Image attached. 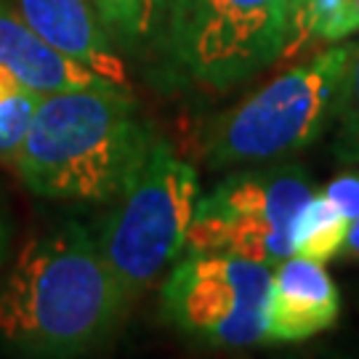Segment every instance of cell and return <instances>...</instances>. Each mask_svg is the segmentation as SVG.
<instances>
[{"mask_svg":"<svg viewBox=\"0 0 359 359\" xmlns=\"http://www.w3.org/2000/svg\"><path fill=\"white\" fill-rule=\"evenodd\" d=\"M133 301L80 224L29 237L0 287V341L32 357H77L112 338Z\"/></svg>","mask_w":359,"mask_h":359,"instance_id":"cell-1","label":"cell"},{"mask_svg":"<svg viewBox=\"0 0 359 359\" xmlns=\"http://www.w3.org/2000/svg\"><path fill=\"white\" fill-rule=\"evenodd\" d=\"M152 144L128 88L102 83L43 93L11 165L38 197L107 203L128 187Z\"/></svg>","mask_w":359,"mask_h":359,"instance_id":"cell-2","label":"cell"},{"mask_svg":"<svg viewBox=\"0 0 359 359\" xmlns=\"http://www.w3.org/2000/svg\"><path fill=\"white\" fill-rule=\"evenodd\" d=\"M197 200V170L154 139L96 234L102 256L130 298L149 290L184 256Z\"/></svg>","mask_w":359,"mask_h":359,"instance_id":"cell-3","label":"cell"},{"mask_svg":"<svg viewBox=\"0 0 359 359\" xmlns=\"http://www.w3.org/2000/svg\"><path fill=\"white\" fill-rule=\"evenodd\" d=\"M354 46H335L269 86L218 120L208 139L213 168L287 157L322 136L335 117L341 83Z\"/></svg>","mask_w":359,"mask_h":359,"instance_id":"cell-4","label":"cell"},{"mask_svg":"<svg viewBox=\"0 0 359 359\" xmlns=\"http://www.w3.org/2000/svg\"><path fill=\"white\" fill-rule=\"evenodd\" d=\"M163 29L176 72L224 90L285 53L290 0H168Z\"/></svg>","mask_w":359,"mask_h":359,"instance_id":"cell-5","label":"cell"},{"mask_svg":"<svg viewBox=\"0 0 359 359\" xmlns=\"http://www.w3.org/2000/svg\"><path fill=\"white\" fill-rule=\"evenodd\" d=\"M314 184L301 165H271L224 179L197 200L187 250L218 253L264 266L293 256V229Z\"/></svg>","mask_w":359,"mask_h":359,"instance_id":"cell-6","label":"cell"},{"mask_svg":"<svg viewBox=\"0 0 359 359\" xmlns=\"http://www.w3.org/2000/svg\"><path fill=\"white\" fill-rule=\"evenodd\" d=\"M271 266L218 253H184L168 269L160 311L197 344L248 348L266 341Z\"/></svg>","mask_w":359,"mask_h":359,"instance_id":"cell-7","label":"cell"},{"mask_svg":"<svg viewBox=\"0 0 359 359\" xmlns=\"http://www.w3.org/2000/svg\"><path fill=\"white\" fill-rule=\"evenodd\" d=\"M341 314V295L322 264L301 256L271 269L266 341L298 344L330 330Z\"/></svg>","mask_w":359,"mask_h":359,"instance_id":"cell-8","label":"cell"},{"mask_svg":"<svg viewBox=\"0 0 359 359\" xmlns=\"http://www.w3.org/2000/svg\"><path fill=\"white\" fill-rule=\"evenodd\" d=\"M13 8L77 65L88 67L117 88H128L126 62L90 0H13Z\"/></svg>","mask_w":359,"mask_h":359,"instance_id":"cell-9","label":"cell"},{"mask_svg":"<svg viewBox=\"0 0 359 359\" xmlns=\"http://www.w3.org/2000/svg\"><path fill=\"white\" fill-rule=\"evenodd\" d=\"M0 65L11 69L25 86L38 93L72 90L86 86H102L107 80L77 65L56 46L38 35L13 8V3L0 0ZM112 86V83H109Z\"/></svg>","mask_w":359,"mask_h":359,"instance_id":"cell-10","label":"cell"},{"mask_svg":"<svg viewBox=\"0 0 359 359\" xmlns=\"http://www.w3.org/2000/svg\"><path fill=\"white\" fill-rule=\"evenodd\" d=\"M348 221L341 208L325 192H314L301 208L293 229V256L309 258L317 264L333 261L346 243Z\"/></svg>","mask_w":359,"mask_h":359,"instance_id":"cell-11","label":"cell"},{"mask_svg":"<svg viewBox=\"0 0 359 359\" xmlns=\"http://www.w3.org/2000/svg\"><path fill=\"white\" fill-rule=\"evenodd\" d=\"M109 35L126 46H139L163 29L168 0H90Z\"/></svg>","mask_w":359,"mask_h":359,"instance_id":"cell-12","label":"cell"},{"mask_svg":"<svg viewBox=\"0 0 359 359\" xmlns=\"http://www.w3.org/2000/svg\"><path fill=\"white\" fill-rule=\"evenodd\" d=\"M40 96L43 93L25 86L11 69L0 65V160L13 163Z\"/></svg>","mask_w":359,"mask_h":359,"instance_id":"cell-13","label":"cell"},{"mask_svg":"<svg viewBox=\"0 0 359 359\" xmlns=\"http://www.w3.org/2000/svg\"><path fill=\"white\" fill-rule=\"evenodd\" d=\"M335 120H338L335 154L344 163L359 165V43L351 51L346 75L341 83V93H338V104H335Z\"/></svg>","mask_w":359,"mask_h":359,"instance_id":"cell-14","label":"cell"},{"mask_svg":"<svg viewBox=\"0 0 359 359\" xmlns=\"http://www.w3.org/2000/svg\"><path fill=\"white\" fill-rule=\"evenodd\" d=\"M325 194L341 208V213L354 221L359 216V173H341L325 187Z\"/></svg>","mask_w":359,"mask_h":359,"instance_id":"cell-15","label":"cell"},{"mask_svg":"<svg viewBox=\"0 0 359 359\" xmlns=\"http://www.w3.org/2000/svg\"><path fill=\"white\" fill-rule=\"evenodd\" d=\"M8 245H11V226H8V218L0 208V280H3V271L8 264Z\"/></svg>","mask_w":359,"mask_h":359,"instance_id":"cell-16","label":"cell"},{"mask_svg":"<svg viewBox=\"0 0 359 359\" xmlns=\"http://www.w3.org/2000/svg\"><path fill=\"white\" fill-rule=\"evenodd\" d=\"M341 253H346L348 258H359V216L348 224L346 243H344V250H341Z\"/></svg>","mask_w":359,"mask_h":359,"instance_id":"cell-17","label":"cell"},{"mask_svg":"<svg viewBox=\"0 0 359 359\" xmlns=\"http://www.w3.org/2000/svg\"><path fill=\"white\" fill-rule=\"evenodd\" d=\"M309 6V0H290V35H287V43L293 38V32L298 29V22L304 16V8Z\"/></svg>","mask_w":359,"mask_h":359,"instance_id":"cell-18","label":"cell"},{"mask_svg":"<svg viewBox=\"0 0 359 359\" xmlns=\"http://www.w3.org/2000/svg\"><path fill=\"white\" fill-rule=\"evenodd\" d=\"M348 3H351V8H354V11H357V16H359V0H348Z\"/></svg>","mask_w":359,"mask_h":359,"instance_id":"cell-19","label":"cell"}]
</instances>
